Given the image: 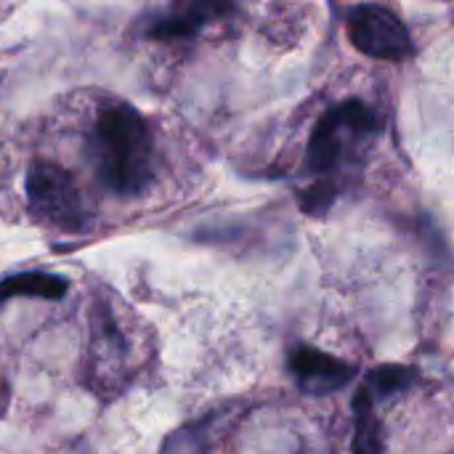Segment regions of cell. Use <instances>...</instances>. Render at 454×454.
<instances>
[{
    "mask_svg": "<svg viewBox=\"0 0 454 454\" xmlns=\"http://www.w3.org/2000/svg\"><path fill=\"white\" fill-rule=\"evenodd\" d=\"M338 194H340V192H338V184H335V181L319 178L317 184H311L309 189H303V194H301V207H303L306 213H311V215H319V213H325V210L333 207V202H335Z\"/></svg>",
    "mask_w": 454,
    "mask_h": 454,
    "instance_id": "obj_11",
    "label": "cell"
},
{
    "mask_svg": "<svg viewBox=\"0 0 454 454\" xmlns=\"http://www.w3.org/2000/svg\"><path fill=\"white\" fill-rule=\"evenodd\" d=\"M375 399L359 388L354 399V454H383V426L375 415Z\"/></svg>",
    "mask_w": 454,
    "mask_h": 454,
    "instance_id": "obj_9",
    "label": "cell"
},
{
    "mask_svg": "<svg viewBox=\"0 0 454 454\" xmlns=\"http://www.w3.org/2000/svg\"><path fill=\"white\" fill-rule=\"evenodd\" d=\"M287 370L298 380L301 391H306L311 396L335 394L356 378L354 364H348L333 354H325L319 348H311V346L293 348L287 356Z\"/></svg>",
    "mask_w": 454,
    "mask_h": 454,
    "instance_id": "obj_6",
    "label": "cell"
},
{
    "mask_svg": "<svg viewBox=\"0 0 454 454\" xmlns=\"http://www.w3.org/2000/svg\"><path fill=\"white\" fill-rule=\"evenodd\" d=\"M346 32L356 51L380 61H402L412 53L407 24L386 5H354L346 19Z\"/></svg>",
    "mask_w": 454,
    "mask_h": 454,
    "instance_id": "obj_5",
    "label": "cell"
},
{
    "mask_svg": "<svg viewBox=\"0 0 454 454\" xmlns=\"http://www.w3.org/2000/svg\"><path fill=\"white\" fill-rule=\"evenodd\" d=\"M418 372L410 367H399V364H388V367H378L367 375V383L362 386L375 402L378 399H391L407 388H412Z\"/></svg>",
    "mask_w": 454,
    "mask_h": 454,
    "instance_id": "obj_10",
    "label": "cell"
},
{
    "mask_svg": "<svg viewBox=\"0 0 454 454\" xmlns=\"http://www.w3.org/2000/svg\"><path fill=\"white\" fill-rule=\"evenodd\" d=\"M128 359V338L122 322L114 314L112 298L96 295L90 309V346L85 356V380L88 386L104 396L112 394L114 380L120 378Z\"/></svg>",
    "mask_w": 454,
    "mask_h": 454,
    "instance_id": "obj_4",
    "label": "cell"
},
{
    "mask_svg": "<svg viewBox=\"0 0 454 454\" xmlns=\"http://www.w3.org/2000/svg\"><path fill=\"white\" fill-rule=\"evenodd\" d=\"M88 157L98 184L114 197H141L154 184V136L144 114L128 101H106L96 109Z\"/></svg>",
    "mask_w": 454,
    "mask_h": 454,
    "instance_id": "obj_1",
    "label": "cell"
},
{
    "mask_svg": "<svg viewBox=\"0 0 454 454\" xmlns=\"http://www.w3.org/2000/svg\"><path fill=\"white\" fill-rule=\"evenodd\" d=\"M223 11H226V5H213V3L176 5L173 11L152 19V24L146 27V35L154 37V40H184V37H194L213 13H223Z\"/></svg>",
    "mask_w": 454,
    "mask_h": 454,
    "instance_id": "obj_7",
    "label": "cell"
},
{
    "mask_svg": "<svg viewBox=\"0 0 454 454\" xmlns=\"http://www.w3.org/2000/svg\"><path fill=\"white\" fill-rule=\"evenodd\" d=\"M375 130L378 120L367 104L356 98L335 104L319 117V122L311 130L306 157L309 170L325 181H333L330 173H335L346 162V157H351V152L359 149Z\"/></svg>",
    "mask_w": 454,
    "mask_h": 454,
    "instance_id": "obj_3",
    "label": "cell"
},
{
    "mask_svg": "<svg viewBox=\"0 0 454 454\" xmlns=\"http://www.w3.org/2000/svg\"><path fill=\"white\" fill-rule=\"evenodd\" d=\"M69 290V282L56 274L43 271H24L5 277L0 282V303H8L13 298H45V301H61Z\"/></svg>",
    "mask_w": 454,
    "mask_h": 454,
    "instance_id": "obj_8",
    "label": "cell"
},
{
    "mask_svg": "<svg viewBox=\"0 0 454 454\" xmlns=\"http://www.w3.org/2000/svg\"><path fill=\"white\" fill-rule=\"evenodd\" d=\"M29 213L51 229L82 234L90 226V205L77 186L74 176L51 160H32L24 178Z\"/></svg>",
    "mask_w": 454,
    "mask_h": 454,
    "instance_id": "obj_2",
    "label": "cell"
}]
</instances>
